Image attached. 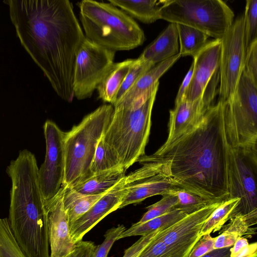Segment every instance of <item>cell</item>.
Returning <instances> with one entry per match:
<instances>
[{
	"label": "cell",
	"mask_w": 257,
	"mask_h": 257,
	"mask_svg": "<svg viewBox=\"0 0 257 257\" xmlns=\"http://www.w3.org/2000/svg\"><path fill=\"white\" fill-rule=\"evenodd\" d=\"M158 87L141 103L113 107L103 138L114 150L126 170L145 155L151 126V115Z\"/></svg>",
	"instance_id": "cell-5"
},
{
	"label": "cell",
	"mask_w": 257,
	"mask_h": 257,
	"mask_svg": "<svg viewBox=\"0 0 257 257\" xmlns=\"http://www.w3.org/2000/svg\"><path fill=\"white\" fill-rule=\"evenodd\" d=\"M224 104L228 144L246 155L257 156V84L242 71L234 94Z\"/></svg>",
	"instance_id": "cell-7"
},
{
	"label": "cell",
	"mask_w": 257,
	"mask_h": 257,
	"mask_svg": "<svg viewBox=\"0 0 257 257\" xmlns=\"http://www.w3.org/2000/svg\"><path fill=\"white\" fill-rule=\"evenodd\" d=\"M193 68L194 62L192 61L191 65L179 87L175 100V103H176L184 99L186 93L191 82Z\"/></svg>",
	"instance_id": "cell-41"
},
{
	"label": "cell",
	"mask_w": 257,
	"mask_h": 257,
	"mask_svg": "<svg viewBox=\"0 0 257 257\" xmlns=\"http://www.w3.org/2000/svg\"><path fill=\"white\" fill-rule=\"evenodd\" d=\"M113 111L112 104L102 105L65 133L64 187H71L90 177V167L97 144Z\"/></svg>",
	"instance_id": "cell-6"
},
{
	"label": "cell",
	"mask_w": 257,
	"mask_h": 257,
	"mask_svg": "<svg viewBox=\"0 0 257 257\" xmlns=\"http://www.w3.org/2000/svg\"><path fill=\"white\" fill-rule=\"evenodd\" d=\"M115 52L97 45L85 38L76 55L74 97L83 100L91 96L106 71L114 63Z\"/></svg>",
	"instance_id": "cell-11"
},
{
	"label": "cell",
	"mask_w": 257,
	"mask_h": 257,
	"mask_svg": "<svg viewBox=\"0 0 257 257\" xmlns=\"http://www.w3.org/2000/svg\"><path fill=\"white\" fill-rule=\"evenodd\" d=\"M250 257H257V255H256L252 256H250Z\"/></svg>",
	"instance_id": "cell-44"
},
{
	"label": "cell",
	"mask_w": 257,
	"mask_h": 257,
	"mask_svg": "<svg viewBox=\"0 0 257 257\" xmlns=\"http://www.w3.org/2000/svg\"><path fill=\"white\" fill-rule=\"evenodd\" d=\"M170 191L178 197V202L176 208L181 210L187 215L213 203L203 197L181 187Z\"/></svg>",
	"instance_id": "cell-30"
},
{
	"label": "cell",
	"mask_w": 257,
	"mask_h": 257,
	"mask_svg": "<svg viewBox=\"0 0 257 257\" xmlns=\"http://www.w3.org/2000/svg\"><path fill=\"white\" fill-rule=\"evenodd\" d=\"M160 231L138 257H169L166 244L159 237Z\"/></svg>",
	"instance_id": "cell-37"
},
{
	"label": "cell",
	"mask_w": 257,
	"mask_h": 257,
	"mask_svg": "<svg viewBox=\"0 0 257 257\" xmlns=\"http://www.w3.org/2000/svg\"><path fill=\"white\" fill-rule=\"evenodd\" d=\"M77 253V247L76 245V247H75L74 250L72 252H71V253H70L69 254H68V255H67L65 257H76Z\"/></svg>",
	"instance_id": "cell-43"
},
{
	"label": "cell",
	"mask_w": 257,
	"mask_h": 257,
	"mask_svg": "<svg viewBox=\"0 0 257 257\" xmlns=\"http://www.w3.org/2000/svg\"><path fill=\"white\" fill-rule=\"evenodd\" d=\"M112 5L119 8L127 15L145 24H151L160 18L162 1L109 0Z\"/></svg>",
	"instance_id": "cell-23"
},
{
	"label": "cell",
	"mask_w": 257,
	"mask_h": 257,
	"mask_svg": "<svg viewBox=\"0 0 257 257\" xmlns=\"http://www.w3.org/2000/svg\"><path fill=\"white\" fill-rule=\"evenodd\" d=\"M162 198L147 207V211L138 223H143L154 218L162 215L176 208L178 199L176 194L170 191L163 195Z\"/></svg>",
	"instance_id": "cell-33"
},
{
	"label": "cell",
	"mask_w": 257,
	"mask_h": 257,
	"mask_svg": "<svg viewBox=\"0 0 257 257\" xmlns=\"http://www.w3.org/2000/svg\"><path fill=\"white\" fill-rule=\"evenodd\" d=\"M179 53L160 62L143 74L125 94L112 105L126 107L138 105L145 101L159 86L161 77L181 57Z\"/></svg>",
	"instance_id": "cell-19"
},
{
	"label": "cell",
	"mask_w": 257,
	"mask_h": 257,
	"mask_svg": "<svg viewBox=\"0 0 257 257\" xmlns=\"http://www.w3.org/2000/svg\"><path fill=\"white\" fill-rule=\"evenodd\" d=\"M120 168L123 169L118 156L102 136L97 144L91 163L90 173L95 174Z\"/></svg>",
	"instance_id": "cell-28"
},
{
	"label": "cell",
	"mask_w": 257,
	"mask_h": 257,
	"mask_svg": "<svg viewBox=\"0 0 257 257\" xmlns=\"http://www.w3.org/2000/svg\"><path fill=\"white\" fill-rule=\"evenodd\" d=\"M161 229L142 235L137 241L125 250L122 257H138Z\"/></svg>",
	"instance_id": "cell-38"
},
{
	"label": "cell",
	"mask_w": 257,
	"mask_h": 257,
	"mask_svg": "<svg viewBox=\"0 0 257 257\" xmlns=\"http://www.w3.org/2000/svg\"><path fill=\"white\" fill-rule=\"evenodd\" d=\"M220 40L219 100L225 103L234 94L243 70L246 54L243 14L233 21Z\"/></svg>",
	"instance_id": "cell-12"
},
{
	"label": "cell",
	"mask_w": 257,
	"mask_h": 257,
	"mask_svg": "<svg viewBox=\"0 0 257 257\" xmlns=\"http://www.w3.org/2000/svg\"><path fill=\"white\" fill-rule=\"evenodd\" d=\"M244 15L245 51L257 40V0H247Z\"/></svg>",
	"instance_id": "cell-32"
},
{
	"label": "cell",
	"mask_w": 257,
	"mask_h": 257,
	"mask_svg": "<svg viewBox=\"0 0 257 257\" xmlns=\"http://www.w3.org/2000/svg\"><path fill=\"white\" fill-rule=\"evenodd\" d=\"M64 188L63 205L69 225L84 214L105 193L86 195L71 187Z\"/></svg>",
	"instance_id": "cell-26"
},
{
	"label": "cell",
	"mask_w": 257,
	"mask_h": 257,
	"mask_svg": "<svg viewBox=\"0 0 257 257\" xmlns=\"http://www.w3.org/2000/svg\"><path fill=\"white\" fill-rule=\"evenodd\" d=\"M36 157L25 149L6 172L12 181L9 221L27 257H50L48 220Z\"/></svg>",
	"instance_id": "cell-3"
},
{
	"label": "cell",
	"mask_w": 257,
	"mask_h": 257,
	"mask_svg": "<svg viewBox=\"0 0 257 257\" xmlns=\"http://www.w3.org/2000/svg\"><path fill=\"white\" fill-rule=\"evenodd\" d=\"M76 257H94L96 245L90 241H82L76 243Z\"/></svg>",
	"instance_id": "cell-40"
},
{
	"label": "cell",
	"mask_w": 257,
	"mask_h": 257,
	"mask_svg": "<svg viewBox=\"0 0 257 257\" xmlns=\"http://www.w3.org/2000/svg\"><path fill=\"white\" fill-rule=\"evenodd\" d=\"M221 56V40L208 42L193 57L194 68L185 99L194 101L203 96L213 76L218 72Z\"/></svg>",
	"instance_id": "cell-17"
},
{
	"label": "cell",
	"mask_w": 257,
	"mask_h": 257,
	"mask_svg": "<svg viewBox=\"0 0 257 257\" xmlns=\"http://www.w3.org/2000/svg\"><path fill=\"white\" fill-rule=\"evenodd\" d=\"M216 87L209 85L202 97L194 101L182 99L170 111L167 138L158 150H163L196 127L215 95Z\"/></svg>",
	"instance_id": "cell-15"
},
{
	"label": "cell",
	"mask_w": 257,
	"mask_h": 257,
	"mask_svg": "<svg viewBox=\"0 0 257 257\" xmlns=\"http://www.w3.org/2000/svg\"><path fill=\"white\" fill-rule=\"evenodd\" d=\"M243 71L257 84V40L246 50Z\"/></svg>",
	"instance_id": "cell-36"
},
{
	"label": "cell",
	"mask_w": 257,
	"mask_h": 257,
	"mask_svg": "<svg viewBox=\"0 0 257 257\" xmlns=\"http://www.w3.org/2000/svg\"><path fill=\"white\" fill-rule=\"evenodd\" d=\"M224 104L218 100L206 110L199 124L163 150L150 157L167 162L181 187L212 203L229 197Z\"/></svg>",
	"instance_id": "cell-2"
},
{
	"label": "cell",
	"mask_w": 257,
	"mask_h": 257,
	"mask_svg": "<svg viewBox=\"0 0 257 257\" xmlns=\"http://www.w3.org/2000/svg\"><path fill=\"white\" fill-rule=\"evenodd\" d=\"M43 128L46 151L44 162L39 169L38 176L44 200L47 201L55 196L63 186L65 132L50 120L45 121Z\"/></svg>",
	"instance_id": "cell-13"
},
{
	"label": "cell",
	"mask_w": 257,
	"mask_h": 257,
	"mask_svg": "<svg viewBox=\"0 0 257 257\" xmlns=\"http://www.w3.org/2000/svg\"><path fill=\"white\" fill-rule=\"evenodd\" d=\"M179 52L176 24L170 23L155 41L146 48L139 58L155 66Z\"/></svg>",
	"instance_id": "cell-20"
},
{
	"label": "cell",
	"mask_w": 257,
	"mask_h": 257,
	"mask_svg": "<svg viewBox=\"0 0 257 257\" xmlns=\"http://www.w3.org/2000/svg\"><path fill=\"white\" fill-rule=\"evenodd\" d=\"M123 168L92 174L71 187L76 192L86 195L104 194L116 185L125 175Z\"/></svg>",
	"instance_id": "cell-22"
},
{
	"label": "cell",
	"mask_w": 257,
	"mask_h": 257,
	"mask_svg": "<svg viewBox=\"0 0 257 257\" xmlns=\"http://www.w3.org/2000/svg\"><path fill=\"white\" fill-rule=\"evenodd\" d=\"M134 60L127 59L111 65L97 87L99 98L112 105L115 103L118 90Z\"/></svg>",
	"instance_id": "cell-21"
},
{
	"label": "cell",
	"mask_w": 257,
	"mask_h": 257,
	"mask_svg": "<svg viewBox=\"0 0 257 257\" xmlns=\"http://www.w3.org/2000/svg\"><path fill=\"white\" fill-rule=\"evenodd\" d=\"M0 257H27L11 230L8 218H0Z\"/></svg>",
	"instance_id": "cell-31"
},
{
	"label": "cell",
	"mask_w": 257,
	"mask_h": 257,
	"mask_svg": "<svg viewBox=\"0 0 257 257\" xmlns=\"http://www.w3.org/2000/svg\"><path fill=\"white\" fill-rule=\"evenodd\" d=\"M64 188L52 198L44 201L47 211L50 257H65L72 252L75 244L71 236L63 198Z\"/></svg>",
	"instance_id": "cell-16"
},
{
	"label": "cell",
	"mask_w": 257,
	"mask_h": 257,
	"mask_svg": "<svg viewBox=\"0 0 257 257\" xmlns=\"http://www.w3.org/2000/svg\"><path fill=\"white\" fill-rule=\"evenodd\" d=\"M153 65L139 57L135 59L117 92L115 103L119 100L130 88Z\"/></svg>",
	"instance_id": "cell-34"
},
{
	"label": "cell",
	"mask_w": 257,
	"mask_h": 257,
	"mask_svg": "<svg viewBox=\"0 0 257 257\" xmlns=\"http://www.w3.org/2000/svg\"><path fill=\"white\" fill-rule=\"evenodd\" d=\"M176 27L180 43L179 53L181 56L194 57L208 42V36L197 29L184 25L177 24Z\"/></svg>",
	"instance_id": "cell-27"
},
{
	"label": "cell",
	"mask_w": 257,
	"mask_h": 257,
	"mask_svg": "<svg viewBox=\"0 0 257 257\" xmlns=\"http://www.w3.org/2000/svg\"><path fill=\"white\" fill-rule=\"evenodd\" d=\"M239 201L238 198H228L222 201L206 220L201 229V236L220 230L229 220L232 212Z\"/></svg>",
	"instance_id": "cell-29"
},
{
	"label": "cell",
	"mask_w": 257,
	"mask_h": 257,
	"mask_svg": "<svg viewBox=\"0 0 257 257\" xmlns=\"http://www.w3.org/2000/svg\"><path fill=\"white\" fill-rule=\"evenodd\" d=\"M22 45L57 94L70 102L75 60L85 37L68 0H8Z\"/></svg>",
	"instance_id": "cell-1"
},
{
	"label": "cell",
	"mask_w": 257,
	"mask_h": 257,
	"mask_svg": "<svg viewBox=\"0 0 257 257\" xmlns=\"http://www.w3.org/2000/svg\"><path fill=\"white\" fill-rule=\"evenodd\" d=\"M234 14L221 0L162 1L160 18L197 29L221 39L233 22Z\"/></svg>",
	"instance_id": "cell-8"
},
{
	"label": "cell",
	"mask_w": 257,
	"mask_h": 257,
	"mask_svg": "<svg viewBox=\"0 0 257 257\" xmlns=\"http://www.w3.org/2000/svg\"><path fill=\"white\" fill-rule=\"evenodd\" d=\"M221 202L210 204L161 230L159 237L166 244L169 257H188L202 237L201 229L206 220Z\"/></svg>",
	"instance_id": "cell-14"
},
{
	"label": "cell",
	"mask_w": 257,
	"mask_h": 257,
	"mask_svg": "<svg viewBox=\"0 0 257 257\" xmlns=\"http://www.w3.org/2000/svg\"><path fill=\"white\" fill-rule=\"evenodd\" d=\"M127 186L125 176L84 214L69 225L70 235L75 244L81 241L85 234L103 218L119 209Z\"/></svg>",
	"instance_id": "cell-18"
},
{
	"label": "cell",
	"mask_w": 257,
	"mask_h": 257,
	"mask_svg": "<svg viewBox=\"0 0 257 257\" xmlns=\"http://www.w3.org/2000/svg\"><path fill=\"white\" fill-rule=\"evenodd\" d=\"M186 215H187L181 210L175 208L145 222H137L133 224L118 236L117 240L133 236H142L159 229L168 228Z\"/></svg>",
	"instance_id": "cell-25"
},
{
	"label": "cell",
	"mask_w": 257,
	"mask_h": 257,
	"mask_svg": "<svg viewBox=\"0 0 257 257\" xmlns=\"http://www.w3.org/2000/svg\"><path fill=\"white\" fill-rule=\"evenodd\" d=\"M219 233L215 237L214 249L232 246L238 237L255 234L256 228L251 227L244 216L237 214L229 219V223L222 227Z\"/></svg>",
	"instance_id": "cell-24"
},
{
	"label": "cell",
	"mask_w": 257,
	"mask_h": 257,
	"mask_svg": "<svg viewBox=\"0 0 257 257\" xmlns=\"http://www.w3.org/2000/svg\"><path fill=\"white\" fill-rule=\"evenodd\" d=\"M138 162L142 167L125 176L127 186L119 209L180 187L171 176L167 162L146 155Z\"/></svg>",
	"instance_id": "cell-10"
},
{
	"label": "cell",
	"mask_w": 257,
	"mask_h": 257,
	"mask_svg": "<svg viewBox=\"0 0 257 257\" xmlns=\"http://www.w3.org/2000/svg\"><path fill=\"white\" fill-rule=\"evenodd\" d=\"M230 247L214 249L201 257H229V249Z\"/></svg>",
	"instance_id": "cell-42"
},
{
	"label": "cell",
	"mask_w": 257,
	"mask_h": 257,
	"mask_svg": "<svg viewBox=\"0 0 257 257\" xmlns=\"http://www.w3.org/2000/svg\"><path fill=\"white\" fill-rule=\"evenodd\" d=\"M125 229L123 225L120 224L108 229L105 233L103 242L96 245L94 257H107L113 244Z\"/></svg>",
	"instance_id": "cell-35"
},
{
	"label": "cell",
	"mask_w": 257,
	"mask_h": 257,
	"mask_svg": "<svg viewBox=\"0 0 257 257\" xmlns=\"http://www.w3.org/2000/svg\"><path fill=\"white\" fill-rule=\"evenodd\" d=\"M78 7L84 36L92 43L115 52L143 44L144 31L134 19L117 7L92 0L82 1Z\"/></svg>",
	"instance_id": "cell-4"
},
{
	"label": "cell",
	"mask_w": 257,
	"mask_h": 257,
	"mask_svg": "<svg viewBox=\"0 0 257 257\" xmlns=\"http://www.w3.org/2000/svg\"><path fill=\"white\" fill-rule=\"evenodd\" d=\"M215 237L210 234H205L199 239L193 247L188 257H201L211 252L213 249Z\"/></svg>",
	"instance_id": "cell-39"
},
{
	"label": "cell",
	"mask_w": 257,
	"mask_h": 257,
	"mask_svg": "<svg viewBox=\"0 0 257 257\" xmlns=\"http://www.w3.org/2000/svg\"><path fill=\"white\" fill-rule=\"evenodd\" d=\"M228 198L240 201L232 212L244 216L251 226L257 223V157L249 156L227 145Z\"/></svg>",
	"instance_id": "cell-9"
}]
</instances>
